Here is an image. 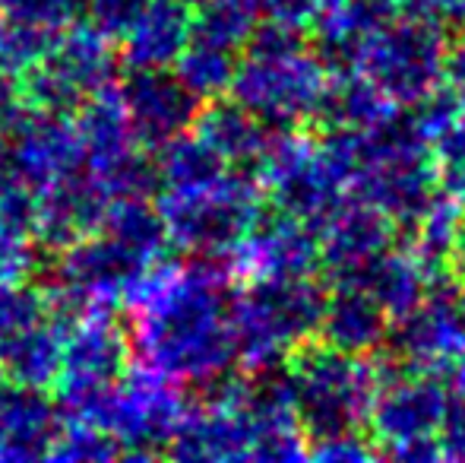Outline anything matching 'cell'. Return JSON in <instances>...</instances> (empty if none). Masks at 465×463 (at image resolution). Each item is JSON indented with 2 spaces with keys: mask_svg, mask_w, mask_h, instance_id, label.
<instances>
[{
  "mask_svg": "<svg viewBox=\"0 0 465 463\" xmlns=\"http://www.w3.org/2000/svg\"><path fill=\"white\" fill-rule=\"evenodd\" d=\"M222 257L155 264L130 292V343L143 368L178 384H206L225 375L234 352L232 270Z\"/></svg>",
  "mask_w": 465,
  "mask_h": 463,
  "instance_id": "1",
  "label": "cell"
},
{
  "mask_svg": "<svg viewBox=\"0 0 465 463\" xmlns=\"http://www.w3.org/2000/svg\"><path fill=\"white\" fill-rule=\"evenodd\" d=\"M326 296L307 277L251 279L232 305L234 352L253 375L276 371L320 330Z\"/></svg>",
  "mask_w": 465,
  "mask_h": 463,
  "instance_id": "2",
  "label": "cell"
},
{
  "mask_svg": "<svg viewBox=\"0 0 465 463\" xmlns=\"http://www.w3.org/2000/svg\"><path fill=\"white\" fill-rule=\"evenodd\" d=\"M294 409L311 441L358 432L373 413L380 375L358 352L336 347H304L292 352L288 368Z\"/></svg>",
  "mask_w": 465,
  "mask_h": 463,
  "instance_id": "3",
  "label": "cell"
},
{
  "mask_svg": "<svg viewBox=\"0 0 465 463\" xmlns=\"http://www.w3.org/2000/svg\"><path fill=\"white\" fill-rule=\"evenodd\" d=\"M263 187L241 168L193 191H165L159 200L172 245L200 257H225L257 223Z\"/></svg>",
  "mask_w": 465,
  "mask_h": 463,
  "instance_id": "4",
  "label": "cell"
},
{
  "mask_svg": "<svg viewBox=\"0 0 465 463\" xmlns=\"http://www.w3.org/2000/svg\"><path fill=\"white\" fill-rule=\"evenodd\" d=\"M187 400L178 381L159 371H134L124 375L111 390H104L95 403L74 409L67 416H83L102 426L121 445L124 458H159L168 454Z\"/></svg>",
  "mask_w": 465,
  "mask_h": 463,
  "instance_id": "5",
  "label": "cell"
},
{
  "mask_svg": "<svg viewBox=\"0 0 465 463\" xmlns=\"http://www.w3.org/2000/svg\"><path fill=\"white\" fill-rule=\"evenodd\" d=\"M155 264H146L140 254L124 247L108 232L95 229L74 245L61 247L51 286L45 289L48 305L61 321H74L89 311H111L127 302L143 277Z\"/></svg>",
  "mask_w": 465,
  "mask_h": 463,
  "instance_id": "6",
  "label": "cell"
},
{
  "mask_svg": "<svg viewBox=\"0 0 465 463\" xmlns=\"http://www.w3.org/2000/svg\"><path fill=\"white\" fill-rule=\"evenodd\" d=\"M326 89V64L294 51H247L238 61L232 96L270 127H294L317 115Z\"/></svg>",
  "mask_w": 465,
  "mask_h": 463,
  "instance_id": "7",
  "label": "cell"
},
{
  "mask_svg": "<svg viewBox=\"0 0 465 463\" xmlns=\"http://www.w3.org/2000/svg\"><path fill=\"white\" fill-rule=\"evenodd\" d=\"M95 25L74 23L51 42L48 55L23 76L25 96L35 108L76 115L83 102L108 89L117 74V57Z\"/></svg>",
  "mask_w": 465,
  "mask_h": 463,
  "instance_id": "8",
  "label": "cell"
},
{
  "mask_svg": "<svg viewBox=\"0 0 465 463\" xmlns=\"http://www.w3.org/2000/svg\"><path fill=\"white\" fill-rule=\"evenodd\" d=\"M443 38L437 25L409 16L405 23L390 19L361 42L355 67L383 89L386 99L421 102L443 80Z\"/></svg>",
  "mask_w": 465,
  "mask_h": 463,
  "instance_id": "9",
  "label": "cell"
},
{
  "mask_svg": "<svg viewBox=\"0 0 465 463\" xmlns=\"http://www.w3.org/2000/svg\"><path fill=\"white\" fill-rule=\"evenodd\" d=\"M257 178L279 213L313 226H320L336 210L339 187L345 185L326 149L292 130L272 136L270 149L257 166Z\"/></svg>",
  "mask_w": 465,
  "mask_h": 463,
  "instance_id": "10",
  "label": "cell"
},
{
  "mask_svg": "<svg viewBox=\"0 0 465 463\" xmlns=\"http://www.w3.org/2000/svg\"><path fill=\"white\" fill-rule=\"evenodd\" d=\"M134 352L127 330L111 311H89L67 321L64 362L57 375V397L64 413L95 403L127 375V358Z\"/></svg>",
  "mask_w": 465,
  "mask_h": 463,
  "instance_id": "11",
  "label": "cell"
},
{
  "mask_svg": "<svg viewBox=\"0 0 465 463\" xmlns=\"http://www.w3.org/2000/svg\"><path fill=\"white\" fill-rule=\"evenodd\" d=\"M450 397L430 375L392 377L380 384L373 400V432L390 445V454L399 460H430L443 458V448L434 438L443 426Z\"/></svg>",
  "mask_w": 465,
  "mask_h": 463,
  "instance_id": "12",
  "label": "cell"
},
{
  "mask_svg": "<svg viewBox=\"0 0 465 463\" xmlns=\"http://www.w3.org/2000/svg\"><path fill=\"white\" fill-rule=\"evenodd\" d=\"M117 86L127 106L134 136L143 149H162L181 134L193 130L200 99L168 67L130 70L127 80Z\"/></svg>",
  "mask_w": 465,
  "mask_h": 463,
  "instance_id": "13",
  "label": "cell"
},
{
  "mask_svg": "<svg viewBox=\"0 0 465 463\" xmlns=\"http://www.w3.org/2000/svg\"><path fill=\"white\" fill-rule=\"evenodd\" d=\"M392 349L415 371L450 368L465 352V302L450 283L430 286L392 330Z\"/></svg>",
  "mask_w": 465,
  "mask_h": 463,
  "instance_id": "14",
  "label": "cell"
},
{
  "mask_svg": "<svg viewBox=\"0 0 465 463\" xmlns=\"http://www.w3.org/2000/svg\"><path fill=\"white\" fill-rule=\"evenodd\" d=\"M228 270L238 279H276L307 277L320 260V241L307 232L301 219L276 213L260 216L251 232L228 251Z\"/></svg>",
  "mask_w": 465,
  "mask_h": 463,
  "instance_id": "15",
  "label": "cell"
},
{
  "mask_svg": "<svg viewBox=\"0 0 465 463\" xmlns=\"http://www.w3.org/2000/svg\"><path fill=\"white\" fill-rule=\"evenodd\" d=\"M0 140H4L13 166L19 168V175L32 191L86 166L74 115L32 106L29 115Z\"/></svg>",
  "mask_w": 465,
  "mask_h": 463,
  "instance_id": "16",
  "label": "cell"
},
{
  "mask_svg": "<svg viewBox=\"0 0 465 463\" xmlns=\"http://www.w3.org/2000/svg\"><path fill=\"white\" fill-rule=\"evenodd\" d=\"M108 206L111 194L86 166L54 178L35 191V241L61 251L83 235L95 232Z\"/></svg>",
  "mask_w": 465,
  "mask_h": 463,
  "instance_id": "17",
  "label": "cell"
},
{
  "mask_svg": "<svg viewBox=\"0 0 465 463\" xmlns=\"http://www.w3.org/2000/svg\"><path fill=\"white\" fill-rule=\"evenodd\" d=\"M61 432V416L45 390L6 377L0 384V460L48 458Z\"/></svg>",
  "mask_w": 465,
  "mask_h": 463,
  "instance_id": "18",
  "label": "cell"
},
{
  "mask_svg": "<svg viewBox=\"0 0 465 463\" xmlns=\"http://www.w3.org/2000/svg\"><path fill=\"white\" fill-rule=\"evenodd\" d=\"M320 232V257L332 270V277L342 279L371 257L386 251L390 245V223L386 213L377 210L368 200L358 197V204H342L317 226Z\"/></svg>",
  "mask_w": 465,
  "mask_h": 463,
  "instance_id": "19",
  "label": "cell"
},
{
  "mask_svg": "<svg viewBox=\"0 0 465 463\" xmlns=\"http://www.w3.org/2000/svg\"><path fill=\"white\" fill-rule=\"evenodd\" d=\"M193 38V10L187 0H146L140 19L121 42L127 70L174 67Z\"/></svg>",
  "mask_w": 465,
  "mask_h": 463,
  "instance_id": "20",
  "label": "cell"
},
{
  "mask_svg": "<svg viewBox=\"0 0 465 463\" xmlns=\"http://www.w3.org/2000/svg\"><path fill=\"white\" fill-rule=\"evenodd\" d=\"M193 130L228 162V168L241 172H257L260 159L270 149V124H263L251 108H244L238 99H209V106L200 108Z\"/></svg>",
  "mask_w": 465,
  "mask_h": 463,
  "instance_id": "21",
  "label": "cell"
},
{
  "mask_svg": "<svg viewBox=\"0 0 465 463\" xmlns=\"http://www.w3.org/2000/svg\"><path fill=\"white\" fill-rule=\"evenodd\" d=\"M74 124L76 134H80L83 162H86L89 172H102L111 162H117L130 149L140 146L134 136V127H130V115L117 83H111L108 89H102L89 102H83L74 115Z\"/></svg>",
  "mask_w": 465,
  "mask_h": 463,
  "instance_id": "22",
  "label": "cell"
},
{
  "mask_svg": "<svg viewBox=\"0 0 465 463\" xmlns=\"http://www.w3.org/2000/svg\"><path fill=\"white\" fill-rule=\"evenodd\" d=\"M64 334H67V321H61L57 315H48L32 327L13 334L0 347V371L25 388L48 390V384H57L61 375Z\"/></svg>",
  "mask_w": 465,
  "mask_h": 463,
  "instance_id": "23",
  "label": "cell"
},
{
  "mask_svg": "<svg viewBox=\"0 0 465 463\" xmlns=\"http://www.w3.org/2000/svg\"><path fill=\"white\" fill-rule=\"evenodd\" d=\"M339 286H358L371 292L386 315H409L418 302L424 298V286H430V277L418 257H402V254H377L368 264L351 270L349 277L336 279Z\"/></svg>",
  "mask_w": 465,
  "mask_h": 463,
  "instance_id": "24",
  "label": "cell"
},
{
  "mask_svg": "<svg viewBox=\"0 0 465 463\" xmlns=\"http://www.w3.org/2000/svg\"><path fill=\"white\" fill-rule=\"evenodd\" d=\"M326 343L345 352H368L383 340L386 311L371 292L358 286H336L326 296L323 321H320Z\"/></svg>",
  "mask_w": 465,
  "mask_h": 463,
  "instance_id": "25",
  "label": "cell"
},
{
  "mask_svg": "<svg viewBox=\"0 0 465 463\" xmlns=\"http://www.w3.org/2000/svg\"><path fill=\"white\" fill-rule=\"evenodd\" d=\"M317 115L330 127L371 130L380 121H386L392 112L386 108L383 89L373 80H368L361 70H336V76L326 80Z\"/></svg>",
  "mask_w": 465,
  "mask_h": 463,
  "instance_id": "26",
  "label": "cell"
},
{
  "mask_svg": "<svg viewBox=\"0 0 465 463\" xmlns=\"http://www.w3.org/2000/svg\"><path fill=\"white\" fill-rule=\"evenodd\" d=\"M159 175L165 191H193L219 181L228 172V162L203 140L196 130H187L178 140L159 149Z\"/></svg>",
  "mask_w": 465,
  "mask_h": 463,
  "instance_id": "27",
  "label": "cell"
},
{
  "mask_svg": "<svg viewBox=\"0 0 465 463\" xmlns=\"http://www.w3.org/2000/svg\"><path fill=\"white\" fill-rule=\"evenodd\" d=\"M174 74L184 80V86L196 99H219L222 93H232L234 74H238V55L225 45L190 38L184 55L174 61Z\"/></svg>",
  "mask_w": 465,
  "mask_h": 463,
  "instance_id": "28",
  "label": "cell"
},
{
  "mask_svg": "<svg viewBox=\"0 0 465 463\" xmlns=\"http://www.w3.org/2000/svg\"><path fill=\"white\" fill-rule=\"evenodd\" d=\"M263 16L260 0H200L193 10V38L238 51L251 42Z\"/></svg>",
  "mask_w": 465,
  "mask_h": 463,
  "instance_id": "29",
  "label": "cell"
},
{
  "mask_svg": "<svg viewBox=\"0 0 465 463\" xmlns=\"http://www.w3.org/2000/svg\"><path fill=\"white\" fill-rule=\"evenodd\" d=\"M48 458L57 460H114L124 458L121 445L104 432L102 426H95L93 419H83V416H64L61 432L54 438Z\"/></svg>",
  "mask_w": 465,
  "mask_h": 463,
  "instance_id": "30",
  "label": "cell"
},
{
  "mask_svg": "<svg viewBox=\"0 0 465 463\" xmlns=\"http://www.w3.org/2000/svg\"><path fill=\"white\" fill-rule=\"evenodd\" d=\"M0 10L10 23L61 35L64 29L86 16V0H0Z\"/></svg>",
  "mask_w": 465,
  "mask_h": 463,
  "instance_id": "31",
  "label": "cell"
},
{
  "mask_svg": "<svg viewBox=\"0 0 465 463\" xmlns=\"http://www.w3.org/2000/svg\"><path fill=\"white\" fill-rule=\"evenodd\" d=\"M48 296L35 286L23 283H0V347L13 334L32 327L35 321L51 315Z\"/></svg>",
  "mask_w": 465,
  "mask_h": 463,
  "instance_id": "32",
  "label": "cell"
},
{
  "mask_svg": "<svg viewBox=\"0 0 465 463\" xmlns=\"http://www.w3.org/2000/svg\"><path fill=\"white\" fill-rule=\"evenodd\" d=\"M437 156H440V178L447 185L450 197L465 210V108L437 136Z\"/></svg>",
  "mask_w": 465,
  "mask_h": 463,
  "instance_id": "33",
  "label": "cell"
},
{
  "mask_svg": "<svg viewBox=\"0 0 465 463\" xmlns=\"http://www.w3.org/2000/svg\"><path fill=\"white\" fill-rule=\"evenodd\" d=\"M146 0H86V19L104 38L124 42L134 23L140 19Z\"/></svg>",
  "mask_w": 465,
  "mask_h": 463,
  "instance_id": "34",
  "label": "cell"
},
{
  "mask_svg": "<svg viewBox=\"0 0 465 463\" xmlns=\"http://www.w3.org/2000/svg\"><path fill=\"white\" fill-rule=\"evenodd\" d=\"M260 4H263L266 19H276V23L304 32L307 25H313L320 19L326 0H260Z\"/></svg>",
  "mask_w": 465,
  "mask_h": 463,
  "instance_id": "35",
  "label": "cell"
},
{
  "mask_svg": "<svg viewBox=\"0 0 465 463\" xmlns=\"http://www.w3.org/2000/svg\"><path fill=\"white\" fill-rule=\"evenodd\" d=\"M373 454H377V451H373V448L358 432L336 435V438H323V441H313V448H311V458L332 460V463H342V460L345 463H351V460H371Z\"/></svg>",
  "mask_w": 465,
  "mask_h": 463,
  "instance_id": "36",
  "label": "cell"
},
{
  "mask_svg": "<svg viewBox=\"0 0 465 463\" xmlns=\"http://www.w3.org/2000/svg\"><path fill=\"white\" fill-rule=\"evenodd\" d=\"M443 458H460L465 460V388L460 390V397H453L443 416Z\"/></svg>",
  "mask_w": 465,
  "mask_h": 463,
  "instance_id": "37",
  "label": "cell"
},
{
  "mask_svg": "<svg viewBox=\"0 0 465 463\" xmlns=\"http://www.w3.org/2000/svg\"><path fill=\"white\" fill-rule=\"evenodd\" d=\"M443 83L465 102V38L443 55Z\"/></svg>",
  "mask_w": 465,
  "mask_h": 463,
  "instance_id": "38",
  "label": "cell"
},
{
  "mask_svg": "<svg viewBox=\"0 0 465 463\" xmlns=\"http://www.w3.org/2000/svg\"><path fill=\"white\" fill-rule=\"evenodd\" d=\"M453 264L460 267V273L465 277V232H462V238H460V247H456V254H453Z\"/></svg>",
  "mask_w": 465,
  "mask_h": 463,
  "instance_id": "39",
  "label": "cell"
},
{
  "mask_svg": "<svg viewBox=\"0 0 465 463\" xmlns=\"http://www.w3.org/2000/svg\"><path fill=\"white\" fill-rule=\"evenodd\" d=\"M6 25H10V19H6V13L0 10V45H4V35H6Z\"/></svg>",
  "mask_w": 465,
  "mask_h": 463,
  "instance_id": "40",
  "label": "cell"
}]
</instances>
